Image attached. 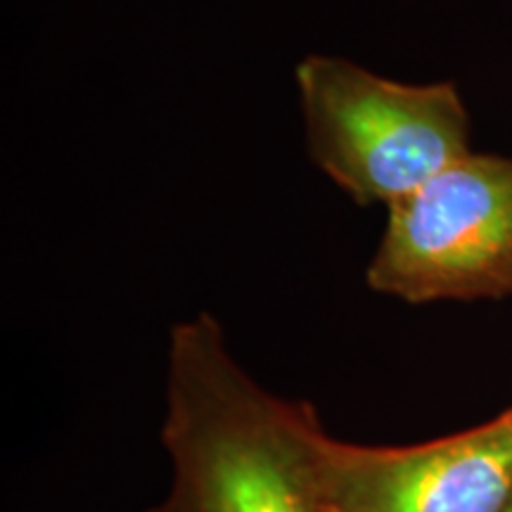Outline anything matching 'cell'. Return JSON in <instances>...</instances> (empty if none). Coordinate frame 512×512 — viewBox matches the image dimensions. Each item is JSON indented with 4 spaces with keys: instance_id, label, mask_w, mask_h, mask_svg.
<instances>
[{
    "instance_id": "obj_3",
    "label": "cell",
    "mask_w": 512,
    "mask_h": 512,
    "mask_svg": "<svg viewBox=\"0 0 512 512\" xmlns=\"http://www.w3.org/2000/svg\"><path fill=\"white\" fill-rule=\"evenodd\" d=\"M368 264L375 292L408 304L512 294V157L470 155L387 207Z\"/></svg>"
},
{
    "instance_id": "obj_4",
    "label": "cell",
    "mask_w": 512,
    "mask_h": 512,
    "mask_svg": "<svg viewBox=\"0 0 512 512\" xmlns=\"http://www.w3.org/2000/svg\"><path fill=\"white\" fill-rule=\"evenodd\" d=\"M328 512H505L512 501V406L472 430L413 446L328 437Z\"/></svg>"
},
{
    "instance_id": "obj_1",
    "label": "cell",
    "mask_w": 512,
    "mask_h": 512,
    "mask_svg": "<svg viewBox=\"0 0 512 512\" xmlns=\"http://www.w3.org/2000/svg\"><path fill=\"white\" fill-rule=\"evenodd\" d=\"M311 403L268 392L197 313L171 328L162 444L169 494L150 512H328Z\"/></svg>"
},
{
    "instance_id": "obj_5",
    "label": "cell",
    "mask_w": 512,
    "mask_h": 512,
    "mask_svg": "<svg viewBox=\"0 0 512 512\" xmlns=\"http://www.w3.org/2000/svg\"><path fill=\"white\" fill-rule=\"evenodd\" d=\"M505 512H512V501H510V505H508V508H505Z\"/></svg>"
},
{
    "instance_id": "obj_2",
    "label": "cell",
    "mask_w": 512,
    "mask_h": 512,
    "mask_svg": "<svg viewBox=\"0 0 512 512\" xmlns=\"http://www.w3.org/2000/svg\"><path fill=\"white\" fill-rule=\"evenodd\" d=\"M316 166L361 207L403 200L470 155V114L453 83H401L344 57L299 62Z\"/></svg>"
}]
</instances>
